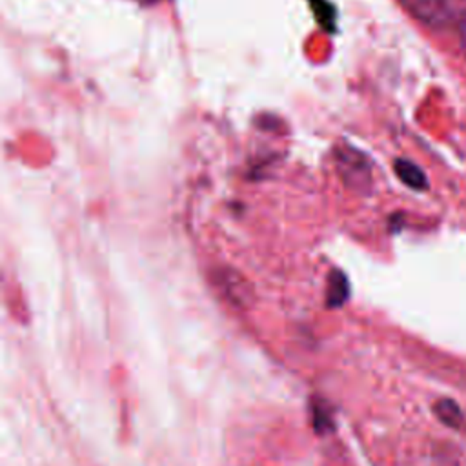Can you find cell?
Masks as SVG:
<instances>
[{
    "mask_svg": "<svg viewBox=\"0 0 466 466\" xmlns=\"http://www.w3.org/2000/svg\"><path fill=\"white\" fill-rule=\"evenodd\" d=\"M339 171L348 186L362 189L370 186L371 175L366 158L359 151H344L339 155Z\"/></svg>",
    "mask_w": 466,
    "mask_h": 466,
    "instance_id": "obj_3",
    "label": "cell"
},
{
    "mask_svg": "<svg viewBox=\"0 0 466 466\" xmlns=\"http://www.w3.org/2000/svg\"><path fill=\"white\" fill-rule=\"evenodd\" d=\"M393 169H395L397 177H399L406 186H410L411 189H424V187L428 186V180H426L424 171H422L417 164H413V162H410V160H406V158L395 160Z\"/></svg>",
    "mask_w": 466,
    "mask_h": 466,
    "instance_id": "obj_5",
    "label": "cell"
},
{
    "mask_svg": "<svg viewBox=\"0 0 466 466\" xmlns=\"http://www.w3.org/2000/svg\"><path fill=\"white\" fill-rule=\"evenodd\" d=\"M455 25H457V33H459L461 47H462V51H464V55H466V13H462V15L457 18Z\"/></svg>",
    "mask_w": 466,
    "mask_h": 466,
    "instance_id": "obj_7",
    "label": "cell"
},
{
    "mask_svg": "<svg viewBox=\"0 0 466 466\" xmlns=\"http://www.w3.org/2000/svg\"><path fill=\"white\" fill-rule=\"evenodd\" d=\"M350 295V286H348V279L344 277V273L340 271H333L329 277V284H328V304L329 306H340L346 302Z\"/></svg>",
    "mask_w": 466,
    "mask_h": 466,
    "instance_id": "obj_6",
    "label": "cell"
},
{
    "mask_svg": "<svg viewBox=\"0 0 466 466\" xmlns=\"http://www.w3.org/2000/svg\"><path fill=\"white\" fill-rule=\"evenodd\" d=\"M433 413H435V417H437L442 424H446V426H450V428H453V430L462 428L464 422H466L461 406H459L455 400H451V399H439V400L433 404Z\"/></svg>",
    "mask_w": 466,
    "mask_h": 466,
    "instance_id": "obj_4",
    "label": "cell"
},
{
    "mask_svg": "<svg viewBox=\"0 0 466 466\" xmlns=\"http://www.w3.org/2000/svg\"><path fill=\"white\" fill-rule=\"evenodd\" d=\"M215 284L218 291L233 304L238 308H248L253 299V288L251 284L235 269L231 268H220L215 271Z\"/></svg>",
    "mask_w": 466,
    "mask_h": 466,
    "instance_id": "obj_2",
    "label": "cell"
},
{
    "mask_svg": "<svg viewBox=\"0 0 466 466\" xmlns=\"http://www.w3.org/2000/svg\"><path fill=\"white\" fill-rule=\"evenodd\" d=\"M400 4L413 18L433 29L448 27L459 18L451 0H400Z\"/></svg>",
    "mask_w": 466,
    "mask_h": 466,
    "instance_id": "obj_1",
    "label": "cell"
}]
</instances>
